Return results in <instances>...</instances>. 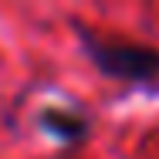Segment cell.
Masks as SVG:
<instances>
[{
	"label": "cell",
	"mask_w": 159,
	"mask_h": 159,
	"mask_svg": "<svg viewBox=\"0 0 159 159\" xmlns=\"http://www.w3.org/2000/svg\"><path fill=\"white\" fill-rule=\"evenodd\" d=\"M85 48H88L92 61L112 78L149 81L152 75H159V51H152V48L122 44V41H98V37H85Z\"/></svg>",
	"instance_id": "1"
}]
</instances>
